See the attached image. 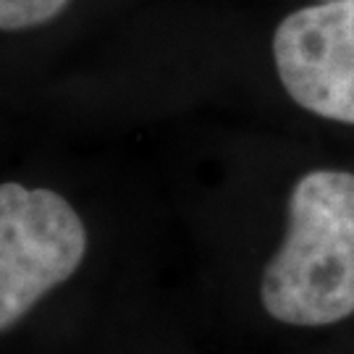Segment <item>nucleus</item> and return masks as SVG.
I'll list each match as a JSON object with an SVG mask.
<instances>
[{"label":"nucleus","instance_id":"obj_1","mask_svg":"<svg viewBox=\"0 0 354 354\" xmlns=\"http://www.w3.org/2000/svg\"><path fill=\"white\" fill-rule=\"evenodd\" d=\"M260 302L270 317L302 328L354 315V174L320 168L294 184Z\"/></svg>","mask_w":354,"mask_h":354},{"label":"nucleus","instance_id":"obj_4","mask_svg":"<svg viewBox=\"0 0 354 354\" xmlns=\"http://www.w3.org/2000/svg\"><path fill=\"white\" fill-rule=\"evenodd\" d=\"M71 0H0V32H19L53 21Z\"/></svg>","mask_w":354,"mask_h":354},{"label":"nucleus","instance_id":"obj_3","mask_svg":"<svg viewBox=\"0 0 354 354\" xmlns=\"http://www.w3.org/2000/svg\"><path fill=\"white\" fill-rule=\"evenodd\" d=\"M273 61L297 105L328 121L354 124V0L289 13L273 35Z\"/></svg>","mask_w":354,"mask_h":354},{"label":"nucleus","instance_id":"obj_5","mask_svg":"<svg viewBox=\"0 0 354 354\" xmlns=\"http://www.w3.org/2000/svg\"><path fill=\"white\" fill-rule=\"evenodd\" d=\"M320 3H333V0H320Z\"/></svg>","mask_w":354,"mask_h":354},{"label":"nucleus","instance_id":"obj_2","mask_svg":"<svg viewBox=\"0 0 354 354\" xmlns=\"http://www.w3.org/2000/svg\"><path fill=\"white\" fill-rule=\"evenodd\" d=\"M87 228L58 192L0 184V333L74 276Z\"/></svg>","mask_w":354,"mask_h":354}]
</instances>
